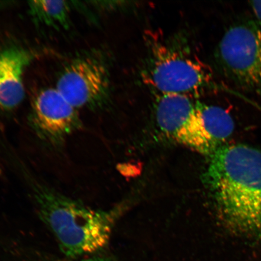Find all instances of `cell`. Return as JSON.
Returning a JSON list of instances; mask_svg holds the SVG:
<instances>
[{"instance_id":"1","label":"cell","mask_w":261,"mask_h":261,"mask_svg":"<svg viewBox=\"0 0 261 261\" xmlns=\"http://www.w3.org/2000/svg\"><path fill=\"white\" fill-rule=\"evenodd\" d=\"M210 156L204 181L221 220L236 236L261 243V151L223 145Z\"/></svg>"},{"instance_id":"2","label":"cell","mask_w":261,"mask_h":261,"mask_svg":"<svg viewBox=\"0 0 261 261\" xmlns=\"http://www.w3.org/2000/svg\"><path fill=\"white\" fill-rule=\"evenodd\" d=\"M39 216L68 257L87 255L106 246L116 212L94 210L29 177Z\"/></svg>"},{"instance_id":"3","label":"cell","mask_w":261,"mask_h":261,"mask_svg":"<svg viewBox=\"0 0 261 261\" xmlns=\"http://www.w3.org/2000/svg\"><path fill=\"white\" fill-rule=\"evenodd\" d=\"M142 79L156 95L192 96L210 86V68L184 39L149 32Z\"/></svg>"},{"instance_id":"4","label":"cell","mask_w":261,"mask_h":261,"mask_svg":"<svg viewBox=\"0 0 261 261\" xmlns=\"http://www.w3.org/2000/svg\"><path fill=\"white\" fill-rule=\"evenodd\" d=\"M215 61L238 88L261 96V24L247 19L231 25L218 43Z\"/></svg>"},{"instance_id":"5","label":"cell","mask_w":261,"mask_h":261,"mask_svg":"<svg viewBox=\"0 0 261 261\" xmlns=\"http://www.w3.org/2000/svg\"><path fill=\"white\" fill-rule=\"evenodd\" d=\"M153 112L156 126L168 138L210 155L202 129L198 102L181 94L156 95Z\"/></svg>"},{"instance_id":"6","label":"cell","mask_w":261,"mask_h":261,"mask_svg":"<svg viewBox=\"0 0 261 261\" xmlns=\"http://www.w3.org/2000/svg\"><path fill=\"white\" fill-rule=\"evenodd\" d=\"M109 71L96 58L79 59L65 68L56 89L75 109L96 105L109 92Z\"/></svg>"},{"instance_id":"7","label":"cell","mask_w":261,"mask_h":261,"mask_svg":"<svg viewBox=\"0 0 261 261\" xmlns=\"http://www.w3.org/2000/svg\"><path fill=\"white\" fill-rule=\"evenodd\" d=\"M32 124L42 141L60 151L68 136L79 129L76 109L56 88L41 91L35 98Z\"/></svg>"},{"instance_id":"8","label":"cell","mask_w":261,"mask_h":261,"mask_svg":"<svg viewBox=\"0 0 261 261\" xmlns=\"http://www.w3.org/2000/svg\"><path fill=\"white\" fill-rule=\"evenodd\" d=\"M32 55L17 47L0 52V108L11 110L24 99L23 75L30 63Z\"/></svg>"},{"instance_id":"9","label":"cell","mask_w":261,"mask_h":261,"mask_svg":"<svg viewBox=\"0 0 261 261\" xmlns=\"http://www.w3.org/2000/svg\"><path fill=\"white\" fill-rule=\"evenodd\" d=\"M198 109L210 156L223 146L234 128L232 117L226 110L198 102Z\"/></svg>"},{"instance_id":"10","label":"cell","mask_w":261,"mask_h":261,"mask_svg":"<svg viewBox=\"0 0 261 261\" xmlns=\"http://www.w3.org/2000/svg\"><path fill=\"white\" fill-rule=\"evenodd\" d=\"M29 8L33 17L40 23L55 28H68L70 8L66 2H31Z\"/></svg>"},{"instance_id":"11","label":"cell","mask_w":261,"mask_h":261,"mask_svg":"<svg viewBox=\"0 0 261 261\" xmlns=\"http://www.w3.org/2000/svg\"><path fill=\"white\" fill-rule=\"evenodd\" d=\"M249 3L256 16V20L261 24V1H252L250 2Z\"/></svg>"},{"instance_id":"12","label":"cell","mask_w":261,"mask_h":261,"mask_svg":"<svg viewBox=\"0 0 261 261\" xmlns=\"http://www.w3.org/2000/svg\"><path fill=\"white\" fill-rule=\"evenodd\" d=\"M77 261H99V260H77Z\"/></svg>"}]
</instances>
